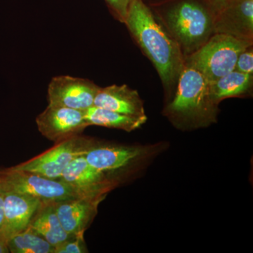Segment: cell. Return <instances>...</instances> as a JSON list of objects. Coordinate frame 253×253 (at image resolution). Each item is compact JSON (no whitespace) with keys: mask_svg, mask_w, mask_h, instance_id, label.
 <instances>
[{"mask_svg":"<svg viewBox=\"0 0 253 253\" xmlns=\"http://www.w3.org/2000/svg\"><path fill=\"white\" fill-rule=\"evenodd\" d=\"M125 23L154 63L166 88L174 86L184 66L182 51L142 0H132Z\"/></svg>","mask_w":253,"mask_h":253,"instance_id":"6da1fadb","label":"cell"},{"mask_svg":"<svg viewBox=\"0 0 253 253\" xmlns=\"http://www.w3.org/2000/svg\"><path fill=\"white\" fill-rule=\"evenodd\" d=\"M217 110L210 96L207 78L184 63L174 99L166 109L167 116L178 126L201 127L216 121Z\"/></svg>","mask_w":253,"mask_h":253,"instance_id":"7a4b0ae2","label":"cell"},{"mask_svg":"<svg viewBox=\"0 0 253 253\" xmlns=\"http://www.w3.org/2000/svg\"><path fill=\"white\" fill-rule=\"evenodd\" d=\"M163 18L173 39L188 56L214 34V14L204 0H174L163 10Z\"/></svg>","mask_w":253,"mask_h":253,"instance_id":"3957f363","label":"cell"},{"mask_svg":"<svg viewBox=\"0 0 253 253\" xmlns=\"http://www.w3.org/2000/svg\"><path fill=\"white\" fill-rule=\"evenodd\" d=\"M252 44L253 42L214 33L197 51L187 56L184 63L201 71L210 83L234 71L239 54Z\"/></svg>","mask_w":253,"mask_h":253,"instance_id":"277c9868","label":"cell"},{"mask_svg":"<svg viewBox=\"0 0 253 253\" xmlns=\"http://www.w3.org/2000/svg\"><path fill=\"white\" fill-rule=\"evenodd\" d=\"M0 181L6 189L31 195L44 203L63 202L89 196L59 179H53L33 173L0 168Z\"/></svg>","mask_w":253,"mask_h":253,"instance_id":"5b68a950","label":"cell"},{"mask_svg":"<svg viewBox=\"0 0 253 253\" xmlns=\"http://www.w3.org/2000/svg\"><path fill=\"white\" fill-rule=\"evenodd\" d=\"M94 138L78 135L55 144L51 149L12 166L11 169L38 174L49 179H59L65 168L73 160L84 156L94 144Z\"/></svg>","mask_w":253,"mask_h":253,"instance_id":"8992f818","label":"cell"},{"mask_svg":"<svg viewBox=\"0 0 253 253\" xmlns=\"http://www.w3.org/2000/svg\"><path fill=\"white\" fill-rule=\"evenodd\" d=\"M149 152L150 149L144 146L109 144L96 139L84 157L91 166L119 182L118 174L136 166Z\"/></svg>","mask_w":253,"mask_h":253,"instance_id":"52a82bcc","label":"cell"},{"mask_svg":"<svg viewBox=\"0 0 253 253\" xmlns=\"http://www.w3.org/2000/svg\"><path fill=\"white\" fill-rule=\"evenodd\" d=\"M99 88L94 82L84 78L56 76L48 86V105L85 111L94 106Z\"/></svg>","mask_w":253,"mask_h":253,"instance_id":"ba28073f","label":"cell"},{"mask_svg":"<svg viewBox=\"0 0 253 253\" xmlns=\"http://www.w3.org/2000/svg\"><path fill=\"white\" fill-rule=\"evenodd\" d=\"M84 111L48 105L45 110L37 116V126L42 135L58 144L81 135L89 126L84 119Z\"/></svg>","mask_w":253,"mask_h":253,"instance_id":"9c48e42d","label":"cell"},{"mask_svg":"<svg viewBox=\"0 0 253 253\" xmlns=\"http://www.w3.org/2000/svg\"><path fill=\"white\" fill-rule=\"evenodd\" d=\"M59 179L89 196H107L119 183L91 166L84 156L73 160L65 168Z\"/></svg>","mask_w":253,"mask_h":253,"instance_id":"30bf717a","label":"cell"},{"mask_svg":"<svg viewBox=\"0 0 253 253\" xmlns=\"http://www.w3.org/2000/svg\"><path fill=\"white\" fill-rule=\"evenodd\" d=\"M43 203L35 196L4 188V217L0 232L8 240L27 229Z\"/></svg>","mask_w":253,"mask_h":253,"instance_id":"8fae6325","label":"cell"},{"mask_svg":"<svg viewBox=\"0 0 253 253\" xmlns=\"http://www.w3.org/2000/svg\"><path fill=\"white\" fill-rule=\"evenodd\" d=\"M214 33L253 42V0H229L214 15Z\"/></svg>","mask_w":253,"mask_h":253,"instance_id":"7c38bea8","label":"cell"},{"mask_svg":"<svg viewBox=\"0 0 253 253\" xmlns=\"http://www.w3.org/2000/svg\"><path fill=\"white\" fill-rule=\"evenodd\" d=\"M106 196H85L54 204L63 229L69 235L84 234Z\"/></svg>","mask_w":253,"mask_h":253,"instance_id":"4fadbf2b","label":"cell"},{"mask_svg":"<svg viewBox=\"0 0 253 253\" xmlns=\"http://www.w3.org/2000/svg\"><path fill=\"white\" fill-rule=\"evenodd\" d=\"M94 106L126 116L147 118L144 103L137 91L126 84L100 87L95 96Z\"/></svg>","mask_w":253,"mask_h":253,"instance_id":"5bb4252c","label":"cell"},{"mask_svg":"<svg viewBox=\"0 0 253 253\" xmlns=\"http://www.w3.org/2000/svg\"><path fill=\"white\" fill-rule=\"evenodd\" d=\"M29 227L42 236L54 249L72 236L69 235L63 229L54 203H43Z\"/></svg>","mask_w":253,"mask_h":253,"instance_id":"9a60e30c","label":"cell"},{"mask_svg":"<svg viewBox=\"0 0 253 253\" xmlns=\"http://www.w3.org/2000/svg\"><path fill=\"white\" fill-rule=\"evenodd\" d=\"M252 85L253 75L234 70L216 81L210 82V96L213 104L217 106L222 100L244 96Z\"/></svg>","mask_w":253,"mask_h":253,"instance_id":"2e32d148","label":"cell"},{"mask_svg":"<svg viewBox=\"0 0 253 253\" xmlns=\"http://www.w3.org/2000/svg\"><path fill=\"white\" fill-rule=\"evenodd\" d=\"M84 119L88 126H96L113 129H122L130 132L140 127L147 118H136L126 116L92 106L84 111Z\"/></svg>","mask_w":253,"mask_h":253,"instance_id":"e0dca14e","label":"cell"},{"mask_svg":"<svg viewBox=\"0 0 253 253\" xmlns=\"http://www.w3.org/2000/svg\"><path fill=\"white\" fill-rule=\"evenodd\" d=\"M11 253H54V247L42 236L28 227L8 239Z\"/></svg>","mask_w":253,"mask_h":253,"instance_id":"ac0fdd59","label":"cell"},{"mask_svg":"<svg viewBox=\"0 0 253 253\" xmlns=\"http://www.w3.org/2000/svg\"><path fill=\"white\" fill-rule=\"evenodd\" d=\"M88 253L84 234L70 236L66 241L54 249V253Z\"/></svg>","mask_w":253,"mask_h":253,"instance_id":"d6986e66","label":"cell"},{"mask_svg":"<svg viewBox=\"0 0 253 253\" xmlns=\"http://www.w3.org/2000/svg\"><path fill=\"white\" fill-rule=\"evenodd\" d=\"M236 71L247 74H253V52L252 46L239 54L236 61Z\"/></svg>","mask_w":253,"mask_h":253,"instance_id":"ffe728a7","label":"cell"},{"mask_svg":"<svg viewBox=\"0 0 253 253\" xmlns=\"http://www.w3.org/2000/svg\"><path fill=\"white\" fill-rule=\"evenodd\" d=\"M132 0H106L110 9L121 22L125 23Z\"/></svg>","mask_w":253,"mask_h":253,"instance_id":"44dd1931","label":"cell"},{"mask_svg":"<svg viewBox=\"0 0 253 253\" xmlns=\"http://www.w3.org/2000/svg\"><path fill=\"white\" fill-rule=\"evenodd\" d=\"M206 4L208 5L213 14H215L218 11H220L229 0H204Z\"/></svg>","mask_w":253,"mask_h":253,"instance_id":"7402d4cb","label":"cell"},{"mask_svg":"<svg viewBox=\"0 0 253 253\" xmlns=\"http://www.w3.org/2000/svg\"><path fill=\"white\" fill-rule=\"evenodd\" d=\"M4 188L2 183L0 181V229L2 226L3 217H4Z\"/></svg>","mask_w":253,"mask_h":253,"instance_id":"603a6c76","label":"cell"},{"mask_svg":"<svg viewBox=\"0 0 253 253\" xmlns=\"http://www.w3.org/2000/svg\"><path fill=\"white\" fill-rule=\"evenodd\" d=\"M10 253L8 247V240L0 232V253Z\"/></svg>","mask_w":253,"mask_h":253,"instance_id":"cb8c5ba5","label":"cell"}]
</instances>
